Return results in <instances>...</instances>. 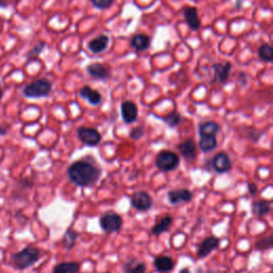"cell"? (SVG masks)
Wrapping results in <instances>:
<instances>
[{
    "label": "cell",
    "mask_w": 273,
    "mask_h": 273,
    "mask_svg": "<svg viewBox=\"0 0 273 273\" xmlns=\"http://www.w3.org/2000/svg\"><path fill=\"white\" fill-rule=\"evenodd\" d=\"M68 179L81 188H91L101 178L102 169L92 156H86L74 161L67 170Z\"/></svg>",
    "instance_id": "obj_1"
},
{
    "label": "cell",
    "mask_w": 273,
    "mask_h": 273,
    "mask_svg": "<svg viewBox=\"0 0 273 273\" xmlns=\"http://www.w3.org/2000/svg\"><path fill=\"white\" fill-rule=\"evenodd\" d=\"M41 249H38L34 245H28L23 250L14 253V254L11 256V262L16 269L25 270L36 264L38 262V259L41 258Z\"/></svg>",
    "instance_id": "obj_2"
},
{
    "label": "cell",
    "mask_w": 273,
    "mask_h": 273,
    "mask_svg": "<svg viewBox=\"0 0 273 273\" xmlns=\"http://www.w3.org/2000/svg\"><path fill=\"white\" fill-rule=\"evenodd\" d=\"M53 91V82L47 78H40L28 83L23 90V94L28 99H43L47 97Z\"/></svg>",
    "instance_id": "obj_3"
},
{
    "label": "cell",
    "mask_w": 273,
    "mask_h": 273,
    "mask_svg": "<svg viewBox=\"0 0 273 273\" xmlns=\"http://www.w3.org/2000/svg\"><path fill=\"white\" fill-rule=\"evenodd\" d=\"M156 167H157L160 171L162 172H171L176 170L179 167L180 159L179 156L172 151L169 149H162L156 157Z\"/></svg>",
    "instance_id": "obj_4"
},
{
    "label": "cell",
    "mask_w": 273,
    "mask_h": 273,
    "mask_svg": "<svg viewBox=\"0 0 273 273\" xmlns=\"http://www.w3.org/2000/svg\"><path fill=\"white\" fill-rule=\"evenodd\" d=\"M100 226L106 234L119 233L123 226V218L121 214L114 211L105 212L100 218Z\"/></svg>",
    "instance_id": "obj_5"
},
{
    "label": "cell",
    "mask_w": 273,
    "mask_h": 273,
    "mask_svg": "<svg viewBox=\"0 0 273 273\" xmlns=\"http://www.w3.org/2000/svg\"><path fill=\"white\" fill-rule=\"evenodd\" d=\"M77 136L84 145L93 147L97 146L102 141V135L93 127L81 126L77 129Z\"/></svg>",
    "instance_id": "obj_6"
},
{
    "label": "cell",
    "mask_w": 273,
    "mask_h": 273,
    "mask_svg": "<svg viewBox=\"0 0 273 273\" xmlns=\"http://www.w3.org/2000/svg\"><path fill=\"white\" fill-rule=\"evenodd\" d=\"M131 203L135 209H136L138 211L145 212V211H148L153 207L154 201L151 194L146 191L141 190L133 194V197L131 199Z\"/></svg>",
    "instance_id": "obj_7"
},
{
    "label": "cell",
    "mask_w": 273,
    "mask_h": 273,
    "mask_svg": "<svg viewBox=\"0 0 273 273\" xmlns=\"http://www.w3.org/2000/svg\"><path fill=\"white\" fill-rule=\"evenodd\" d=\"M211 168L214 172L219 174L230 172L233 168V162L229 154L220 152L214 155L211 159Z\"/></svg>",
    "instance_id": "obj_8"
},
{
    "label": "cell",
    "mask_w": 273,
    "mask_h": 273,
    "mask_svg": "<svg viewBox=\"0 0 273 273\" xmlns=\"http://www.w3.org/2000/svg\"><path fill=\"white\" fill-rule=\"evenodd\" d=\"M211 69L213 71L212 83L217 82V81H219L221 83H225L230 78V74L232 70V63L229 61L213 63L211 67Z\"/></svg>",
    "instance_id": "obj_9"
},
{
    "label": "cell",
    "mask_w": 273,
    "mask_h": 273,
    "mask_svg": "<svg viewBox=\"0 0 273 273\" xmlns=\"http://www.w3.org/2000/svg\"><path fill=\"white\" fill-rule=\"evenodd\" d=\"M192 199H193V193L189 189H186V188L172 189L168 192V200L172 205L189 203Z\"/></svg>",
    "instance_id": "obj_10"
},
{
    "label": "cell",
    "mask_w": 273,
    "mask_h": 273,
    "mask_svg": "<svg viewBox=\"0 0 273 273\" xmlns=\"http://www.w3.org/2000/svg\"><path fill=\"white\" fill-rule=\"evenodd\" d=\"M220 245V239L214 237V236H209L205 238L202 242H201L198 246V251H197V255L198 258H205L208 255H210L211 253L217 250Z\"/></svg>",
    "instance_id": "obj_11"
},
{
    "label": "cell",
    "mask_w": 273,
    "mask_h": 273,
    "mask_svg": "<svg viewBox=\"0 0 273 273\" xmlns=\"http://www.w3.org/2000/svg\"><path fill=\"white\" fill-rule=\"evenodd\" d=\"M138 107L133 101H125L121 105L122 119L126 124H133L138 119Z\"/></svg>",
    "instance_id": "obj_12"
},
{
    "label": "cell",
    "mask_w": 273,
    "mask_h": 273,
    "mask_svg": "<svg viewBox=\"0 0 273 273\" xmlns=\"http://www.w3.org/2000/svg\"><path fill=\"white\" fill-rule=\"evenodd\" d=\"M88 74L95 80L100 81H106L110 78V70L109 68L103 66L102 63L94 62L91 63L87 67Z\"/></svg>",
    "instance_id": "obj_13"
},
{
    "label": "cell",
    "mask_w": 273,
    "mask_h": 273,
    "mask_svg": "<svg viewBox=\"0 0 273 273\" xmlns=\"http://www.w3.org/2000/svg\"><path fill=\"white\" fill-rule=\"evenodd\" d=\"M184 17L190 30L199 31L201 29L202 22H201L199 12L196 6H186L184 10Z\"/></svg>",
    "instance_id": "obj_14"
},
{
    "label": "cell",
    "mask_w": 273,
    "mask_h": 273,
    "mask_svg": "<svg viewBox=\"0 0 273 273\" xmlns=\"http://www.w3.org/2000/svg\"><path fill=\"white\" fill-rule=\"evenodd\" d=\"M178 152L187 160H193L197 157V144L193 139H187L176 145Z\"/></svg>",
    "instance_id": "obj_15"
},
{
    "label": "cell",
    "mask_w": 273,
    "mask_h": 273,
    "mask_svg": "<svg viewBox=\"0 0 273 273\" xmlns=\"http://www.w3.org/2000/svg\"><path fill=\"white\" fill-rule=\"evenodd\" d=\"M109 42H110V38L108 35L100 34L99 36L92 38V40L89 42L88 47L93 54L99 55L108 48Z\"/></svg>",
    "instance_id": "obj_16"
},
{
    "label": "cell",
    "mask_w": 273,
    "mask_h": 273,
    "mask_svg": "<svg viewBox=\"0 0 273 273\" xmlns=\"http://www.w3.org/2000/svg\"><path fill=\"white\" fill-rule=\"evenodd\" d=\"M79 94L82 99L87 100L90 105L92 106H99L102 102V94L97 90H94L90 86H84L80 89Z\"/></svg>",
    "instance_id": "obj_17"
},
{
    "label": "cell",
    "mask_w": 273,
    "mask_h": 273,
    "mask_svg": "<svg viewBox=\"0 0 273 273\" xmlns=\"http://www.w3.org/2000/svg\"><path fill=\"white\" fill-rule=\"evenodd\" d=\"M154 266L156 270L160 273H169L174 269L175 263L173 258L167 255H160L154 259Z\"/></svg>",
    "instance_id": "obj_18"
},
{
    "label": "cell",
    "mask_w": 273,
    "mask_h": 273,
    "mask_svg": "<svg viewBox=\"0 0 273 273\" xmlns=\"http://www.w3.org/2000/svg\"><path fill=\"white\" fill-rule=\"evenodd\" d=\"M173 223V217L172 216H164L161 217L157 222L155 223V225L152 227L151 230V235L153 236H159L161 235L162 233H166L169 230H170V227Z\"/></svg>",
    "instance_id": "obj_19"
},
{
    "label": "cell",
    "mask_w": 273,
    "mask_h": 273,
    "mask_svg": "<svg viewBox=\"0 0 273 273\" xmlns=\"http://www.w3.org/2000/svg\"><path fill=\"white\" fill-rule=\"evenodd\" d=\"M131 46L136 51H145L151 47V37L146 34H136L131 40Z\"/></svg>",
    "instance_id": "obj_20"
},
{
    "label": "cell",
    "mask_w": 273,
    "mask_h": 273,
    "mask_svg": "<svg viewBox=\"0 0 273 273\" xmlns=\"http://www.w3.org/2000/svg\"><path fill=\"white\" fill-rule=\"evenodd\" d=\"M220 125L217 122L213 121H206L201 123L199 125V135L200 136H217L220 132Z\"/></svg>",
    "instance_id": "obj_21"
},
{
    "label": "cell",
    "mask_w": 273,
    "mask_h": 273,
    "mask_svg": "<svg viewBox=\"0 0 273 273\" xmlns=\"http://www.w3.org/2000/svg\"><path fill=\"white\" fill-rule=\"evenodd\" d=\"M271 211V203L269 201L259 200L252 204V213L256 217H265Z\"/></svg>",
    "instance_id": "obj_22"
},
{
    "label": "cell",
    "mask_w": 273,
    "mask_h": 273,
    "mask_svg": "<svg viewBox=\"0 0 273 273\" xmlns=\"http://www.w3.org/2000/svg\"><path fill=\"white\" fill-rule=\"evenodd\" d=\"M218 146L217 136H201L199 141V148L203 153H210Z\"/></svg>",
    "instance_id": "obj_23"
},
{
    "label": "cell",
    "mask_w": 273,
    "mask_h": 273,
    "mask_svg": "<svg viewBox=\"0 0 273 273\" xmlns=\"http://www.w3.org/2000/svg\"><path fill=\"white\" fill-rule=\"evenodd\" d=\"M125 273H145L146 272V264L139 262L136 258H131L124 264Z\"/></svg>",
    "instance_id": "obj_24"
},
{
    "label": "cell",
    "mask_w": 273,
    "mask_h": 273,
    "mask_svg": "<svg viewBox=\"0 0 273 273\" xmlns=\"http://www.w3.org/2000/svg\"><path fill=\"white\" fill-rule=\"evenodd\" d=\"M80 271V264L76 262L59 263L54 267V273H78Z\"/></svg>",
    "instance_id": "obj_25"
},
{
    "label": "cell",
    "mask_w": 273,
    "mask_h": 273,
    "mask_svg": "<svg viewBox=\"0 0 273 273\" xmlns=\"http://www.w3.org/2000/svg\"><path fill=\"white\" fill-rule=\"evenodd\" d=\"M78 236H79V234H78L76 231H74L73 229L67 230L62 238V244L64 246V249L68 251L73 249L76 244V240Z\"/></svg>",
    "instance_id": "obj_26"
},
{
    "label": "cell",
    "mask_w": 273,
    "mask_h": 273,
    "mask_svg": "<svg viewBox=\"0 0 273 273\" xmlns=\"http://www.w3.org/2000/svg\"><path fill=\"white\" fill-rule=\"evenodd\" d=\"M258 57L264 62L271 63L273 60V48L270 44H263L258 48Z\"/></svg>",
    "instance_id": "obj_27"
},
{
    "label": "cell",
    "mask_w": 273,
    "mask_h": 273,
    "mask_svg": "<svg viewBox=\"0 0 273 273\" xmlns=\"http://www.w3.org/2000/svg\"><path fill=\"white\" fill-rule=\"evenodd\" d=\"M161 120L170 128H175L180 124L181 121H183V116L177 111H172L171 113H169L167 116H165V118H161Z\"/></svg>",
    "instance_id": "obj_28"
},
{
    "label": "cell",
    "mask_w": 273,
    "mask_h": 273,
    "mask_svg": "<svg viewBox=\"0 0 273 273\" xmlns=\"http://www.w3.org/2000/svg\"><path fill=\"white\" fill-rule=\"evenodd\" d=\"M46 48V43H44V42H40V43H37L35 46L32 48L29 53L27 54V59L28 61H34L36 60L38 56H40L42 53H43V50Z\"/></svg>",
    "instance_id": "obj_29"
},
{
    "label": "cell",
    "mask_w": 273,
    "mask_h": 273,
    "mask_svg": "<svg viewBox=\"0 0 273 273\" xmlns=\"http://www.w3.org/2000/svg\"><path fill=\"white\" fill-rule=\"evenodd\" d=\"M273 245V238L271 235L258 239L255 242V249L258 251L270 250Z\"/></svg>",
    "instance_id": "obj_30"
},
{
    "label": "cell",
    "mask_w": 273,
    "mask_h": 273,
    "mask_svg": "<svg viewBox=\"0 0 273 273\" xmlns=\"http://www.w3.org/2000/svg\"><path fill=\"white\" fill-rule=\"evenodd\" d=\"M114 0H91V2L99 10H107L113 4Z\"/></svg>",
    "instance_id": "obj_31"
},
{
    "label": "cell",
    "mask_w": 273,
    "mask_h": 273,
    "mask_svg": "<svg viewBox=\"0 0 273 273\" xmlns=\"http://www.w3.org/2000/svg\"><path fill=\"white\" fill-rule=\"evenodd\" d=\"M145 131L144 127L143 126H136L135 128H133L131 131V134H129V138L135 141H138L140 139L143 138V136H144Z\"/></svg>",
    "instance_id": "obj_32"
},
{
    "label": "cell",
    "mask_w": 273,
    "mask_h": 273,
    "mask_svg": "<svg viewBox=\"0 0 273 273\" xmlns=\"http://www.w3.org/2000/svg\"><path fill=\"white\" fill-rule=\"evenodd\" d=\"M248 132L249 133H246V136H248L252 142H258L265 135L263 131H257V129L254 128H248Z\"/></svg>",
    "instance_id": "obj_33"
},
{
    "label": "cell",
    "mask_w": 273,
    "mask_h": 273,
    "mask_svg": "<svg viewBox=\"0 0 273 273\" xmlns=\"http://www.w3.org/2000/svg\"><path fill=\"white\" fill-rule=\"evenodd\" d=\"M248 191L250 192V194H251V196H253V197L257 196V194H258V187H257V185L254 184V183H249L248 184Z\"/></svg>",
    "instance_id": "obj_34"
},
{
    "label": "cell",
    "mask_w": 273,
    "mask_h": 273,
    "mask_svg": "<svg viewBox=\"0 0 273 273\" xmlns=\"http://www.w3.org/2000/svg\"><path fill=\"white\" fill-rule=\"evenodd\" d=\"M13 3V0H0V9L8 8L9 5Z\"/></svg>",
    "instance_id": "obj_35"
},
{
    "label": "cell",
    "mask_w": 273,
    "mask_h": 273,
    "mask_svg": "<svg viewBox=\"0 0 273 273\" xmlns=\"http://www.w3.org/2000/svg\"><path fill=\"white\" fill-rule=\"evenodd\" d=\"M9 132V125L0 124V136H5Z\"/></svg>",
    "instance_id": "obj_36"
},
{
    "label": "cell",
    "mask_w": 273,
    "mask_h": 273,
    "mask_svg": "<svg viewBox=\"0 0 273 273\" xmlns=\"http://www.w3.org/2000/svg\"><path fill=\"white\" fill-rule=\"evenodd\" d=\"M246 80H248V76H246V74L243 73V71H242V73H240L239 74V81H240V83H241L242 86H244V84L246 83Z\"/></svg>",
    "instance_id": "obj_37"
},
{
    "label": "cell",
    "mask_w": 273,
    "mask_h": 273,
    "mask_svg": "<svg viewBox=\"0 0 273 273\" xmlns=\"http://www.w3.org/2000/svg\"><path fill=\"white\" fill-rule=\"evenodd\" d=\"M178 273H190V269L189 268H183V269H181Z\"/></svg>",
    "instance_id": "obj_38"
},
{
    "label": "cell",
    "mask_w": 273,
    "mask_h": 273,
    "mask_svg": "<svg viewBox=\"0 0 273 273\" xmlns=\"http://www.w3.org/2000/svg\"><path fill=\"white\" fill-rule=\"evenodd\" d=\"M2 97H3V90H2L1 86H0V101L2 100Z\"/></svg>",
    "instance_id": "obj_39"
},
{
    "label": "cell",
    "mask_w": 273,
    "mask_h": 273,
    "mask_svg": "<svg viewBox=\"0 0 273 273\" xmlns=\"http://www.w3.org/2000/svg\"><path fill=\"white\" fill-rule=\"evenodd\" d=\"M100 273H109V272H100Z\"/></svg>",
    "instance_id": "obj_40"
}]
</instances>
